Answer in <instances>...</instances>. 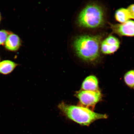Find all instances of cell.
Wrapping results in <instances>:
<instances>
[{"label":"cell","mask_w":134,"mask_h":134,"mask_svg":"<svg viewBox=\"0 0 134 134\" xmlns=\"http://www.w3.org/2000/svg\"><path fill=\"white\" fill-rule=\"evenodd\" d=\"M76 96L81 104L88 108H94L97 104L101 101L103 98L99 90L97 91L82 90L77 93Z\"/></svg>","instance_id":"obj_4"},{"label":"cell","mask_w":134,"mask_h":134,"mask_svg":"<svg viewBox=\"0 0 134 134\" xmlns=\"http://www.w3.org/2000/svg\"><path fill=\"white\" fill-rule=\"evenodd\" d=\"M102 37L99 35H82L78 37L74 42L76 54L85 61L93 62L100 56Z\"/></svg>","instance_id":"obj_1"},{"label":"cell","mask_w":134,"mask_h":134,"mask_svg":"<svg viewBox=\"0 0 134 134\" xmlns=\"http://www.w3.org/2000/svg\"><path fill=\"white\" fill-rule=\"evenodd\" d=\"M120 45H114L107 43L104 41L102 42L100 50L103 54H110L116 52L119 48Z\"/></svg>","instance_id":"obj_10"},{"label":"cell","mask_w":134,"mask_h":134,"mask_svg":"<svg viewBox=\"0 0 134 134\" xmlns=\"http://www.w3.org/2000/svg\"><path fill=\"white\" fill-rule=\"evenodd\" d=\"M17 64L10 60H4L0 62V74L4 75L10 74L17 66Z\"/></svg>","instance_id":"obj_8"},{"label":"cell","mask_w":134,"mask_h":134,"mask_svg":"<svg viewBox=\"0 0 134 134\" xmlns=\"http://www.w3.org/2000/svg\"><path fill=\"white\" fill-rule=\"evenodd\" d=\"M104 10L99 5L92 3L82 10L78 18L79 24L83 27L95 29L104 25L105 16Z\"/></svg>","instance_id":"obj_3"},{"label":"cell","mask_w":134,"mask_h":134,"mask_svg":"<svg viewBox=\"0 0 134 134\" xmlns=\"http://www.w3.org/2000/svg\"><path fill=\"white\" fill-rule=\"evenodd\" d=\"M81 88L83 90L86 91H97L99 90L98 78L93 75L87 77L82 83Z\"/></svg>","instance_id":"obj_6"},{"label":"cell","mask_w":134,"mask_h":134,"mask_svg":"<svg viewBox=\"0 0 134 134\" xmlns=\"http://www.w3.org/2000/svg\"><path fill=\"white\" fill-rule=\"evenodd\" d=\"M113 32L120 36H134V21L129 20L120 24L110 25Z\"/></svg>","instance_id":"obj_5"},{"label":"cell","mask_w":134,"mask_h":134,"mask_svg":"<svg viewBox=\"0 0 134 134\" xmlns=\"http://www.w3.org/2000/svg\"><path fill=\"white\" fill-rule=\"evenodd\" d=\"M1 13H0V21H1Z\"/></svg>","instance_id":"obj_14"},{"label":"cell","mask_w":134,"mask_h":134,"mask_svg":"<svg viewBox=\"0 0 134 134\" xmlns=\"http://www.w3.org/2000/svg\"><path fill=\"white\" fill-rule=\"evenodd\" d=\"M21 44L20 39L18 35L11 33L8 36L5 42V47L12 51H16L19 49Z\"/></svg>","instance_id":"obj_7"},{"label":"cell","mask_w":134,"mask_h":134,"mask_svg":"<svg viewBox=\"0 0 134 134\" xmlns=\"http://www.w3.org/2000/svg\"><path fill=\"white\" fill-rule=\"evenodd\" d=\"M10 34L9 32L6 30L0 31V45L4 44L6 41L9 35Z\"/></svg>","instance_id":"obj_12"},{"label":"cell","mask_w":134,"mask_h":134,"mask_svg":"<svg viewBox=\"0 0 134 134\" xmlns=\"http://www.w3.org/2000/svg\"><path fill=\"white\" fill-rule=\"evenodd\" d=\"M127 9L129 13L131 19H134V4L130 5Z\"/></svg>","instance_id":"obj_13"},{"label":"cell","mask_w":134,"mask_h":134,"mask_svg":"<svg viewBox=\"0 0 134 134\" xmlns=\"http://www.w3.org/2000/svg\"><path fill=\"white\" fill-rule=\"evenodd\" d=\"M125 84L129 87L134 89V70H130L125 73L124 77Z\"/></svg>","instance_id":"obj_11"},{"label":"cell","mask_w":134,"mask_h":134,"mask_svg":"<svg viewBox=\"0 0 134 134\" xmlns=\"http://www.w3.org/2000/svg\"><path fill=\"white\" fill-rule=\"evenodd\" d=\"M115 18L117 21L121 23L126 22L131 19L128 10L124 8L117 10L115 13Z\"/></svg>","instance_id":"obj_9"},{"label":"cell","mask_w":134,"mask_h":134,"mask_svg":"<svg viewBox=\"0 0 134 134\" xmlns=\"http://www.w3.org/2000/svg\"><path fill=\"white\" fill-rule=\"evenodd\" d=\"M58 107L68 118L82 125L88 126L97 120L105 119L108 117L105 114L95 113L83 106L69 105L62 103Z\"/></svg>","instance_id":"obj_2"}]
</instances>
